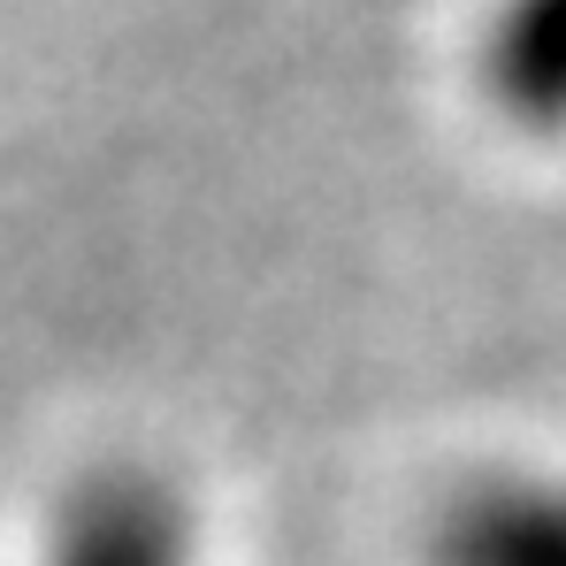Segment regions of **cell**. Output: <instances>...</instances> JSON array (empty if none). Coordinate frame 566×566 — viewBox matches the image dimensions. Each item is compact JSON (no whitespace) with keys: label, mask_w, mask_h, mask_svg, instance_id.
I'll return each instance as SVG.
<instances>
[{"label":"cell","mask_w":566,"mask_h":566,"mask_svg":"<svg viewBox=\"0 0 566 566\" xmlns=\"http://www.w3.org/2000/svg\"><path fill=\"white\" fill-rule=\"evenodd\" d=\"M437 566H566V482L505 474L468 490L437 528Z\"/></svg>","instance_id":"1"}]
</instances>
